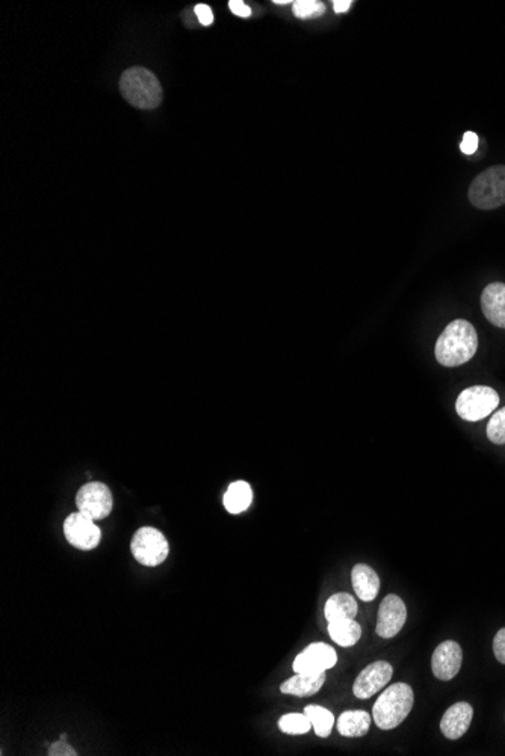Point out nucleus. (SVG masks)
<instances>
[{"label": "nucleus", "mask_w": 505, "mask_h": 756, "mask_svg": "<svg viewBox=\"0 0 505 756\" xmlns=\"http://www.w3.org/2000/svg\"><path fill=\"white\" fill-rule=\"evenodd\" d=\"M49 756H76L78 752L74 751L73 747L68 744L67 740H61L52 743L49 746Z\"/></svg>", "instance_id": "25"}, {"label": "nucleus", "mask_w": 505, "mask_h": 756, "mask_svg": "<svg viewBox=\"0 0 505 756\" xmlns=\"http://www.w3.org/2000/svg\"><path fill=\"white\" fill-rule=\"evenodd\" d=\"M131 551L138 564L155 568L166 562L170 554V545L166 536L155 527H141L133 535Z\"/></svg>", "instance_id": "5"}, {"label": "nucleus", "mask_w": 505, "mask_h": 756, "mask_svg": "<svg viewBox=\"0 0 505 756\" xmlns=\"http://www.w3.org/2000/svg\"><path fill=\"white\" fill-rule=\"evenodd\" d=\"M469 201L481 210H493L505 204V166L498 165L481 173L469 186Z\"/></svg>", "instance_id": "4"}, {"label": "nucleus", "mask_w": 505, "mask_h": 756, "mask_svg": "<svg viewBox=\"0 0 505 756\" xmlns=\"http://www.w3.org/2000/svg\"><path fill=\"white\" fill-rule=\"evenodd\" d=\"M392 674L394 669L388 661H375L360 672L353 685V693L359 699L372 698L384 689V685L392 678Z\"/></svg>", "instance_id": "11"}, {"label": "nucleus", "mask_w": 505, "mask_h": 756, "mask_svg": "<svg viewBox=\"0 0 505 756\" xmlns=\"http://www.w3.org/2000/svg\"><path fill=\"white\" fill-rule=\"evenodd\" d=\"M292 5H294L292 6L294 14L298 19H318L321 15L326 14V5L318 0H296Z\"/></svg>", "instance_id": "23"}, {"label": "nucleus", "mask_w": 505, "mask_h": 756, "mask_svg": "<svg viewBox=\"0 0 505 756\" xmlns=\"http://www.w3.org/2000/svg\"><path fill=\"white\" fill-rule=\"evenodd\" d=\"M407 619V608L401 598L397 595L384 597L380 604L379 621H377V634L383 639H392L397 636Z\"/></svg>", "instance_id": "10"}, {"label": "nucleus", "mask_w": 505, "mask_h": 756, "mask_svg": "<svg viewBox=\"0 0 505 756\" xmlns=\"http://www.w3.org/2000/svg\"><path fill=\"white\" fill-rule=\"evenodd\" d=\"M329 634L336 645L351 648L355 646L362 637V628L355 619H344V621L329 622Z\"/></svg>", "instance_id": "19"}, {"label": "nucleus", "mask_w": 505, "mask_h": 756, "mask_svg": "<svg viewBox=\"0 0 505 756\" xmlns=\"http://www.w3.org/2000/svg\"><path fill=\"white\" fill-rule=\"evenodd\" d=\"M304 714L311 720L313 731L318 737L326 738L330 735L335 726V716L331 714V711L320 705H309L304 709Z\"/></svg>", "instance_id": "21"}, {"label": "nucleus", "mask_w": 505, "mask_h": 756, "mask_svg": "<svg viewBox=\"0 0 505 756\" xmlns=\"http://www.w3.org/2000/svg\"><path fill=\"white\" fill-rule=\"evenodd\" d=\"M500 405V395L491 386L466 388L457 397L456 411L466 421L486 419Z\"/></svg>", "instance_id": "6"}, {"label": "nucleus", "mask_w": 505, "mask_h": 756, "mask_svg": "<svg viewBox=\"0 0 505 756\" xmlns=\"http://www.w3.org/2000/svg\"><path fill=\"white\" fill-rule=\"evenodd\" d=\"M61 740H67V734H61Z\"/></svg>", "instance_id": "32"}, {"label": "nucleus", "mask_w": 505, "mask_h": 756, "mask_svg": "<svg viewBox=\"0 0 505 756\" xmlns=\"http://www.w3.org/2000/svg\"><path fill=\"white\" fill-rule=\"evenodd\" d=\"M476 149H478V136L474 132H466L465 136H463L462 144H460V149H462L465 155H474L475 153Z\"/></svg>", "instance_id": "27"}, {"label": "nucleus", "mask_w": 505, "mask_h": 756, "mask_svg": "<svg viewBox=\"0 0 505 756\" xmlns=\"http://www.w3.org/2000/svg\"><path fill=\"white\" fill-rule=\"evenodd\" d=\"M274 4H276V5H282L283 6V5H291V4H294V2H291V0H276V2H274Z\"/></svg>", "instance_id": "31"}, {"label": "nucleus", "mask_w": 505, "mask_h": 756, "mask_svg": "<svg viewBox=\"0 0 505 756\" xmlns=\"http://www.w3.org/2000/svg\"><path fill=\"white\" fill-rule=\"evenodd\" d=\"M351 582L357 597L364 602L372 601L379 595L380 578L374 569L368 565H355L351 571Z\"/></svg>", "instance_id": "15"}, {"label": "nucleus", "mask_w": 505, "mask_h": 756, "mask_svg": "<svg viewBox=\"0 0 505 756\" xmlns=\"http://www.w3.org/2000/svg\"><path fill=\"white\" fill-rule=\"evenodd\" d=\"M120 91L127 103L138 109H156L162 102V87L155 74L142 67H132L123 72Z\"/></svg>", "instance_id": "3"}, {"label": "nucleus", "mask_w": 505, "mask_h": 756, "mask_svg": "<svg viewBox=\"0 0 505 756\" xmlns=\"http://www.w3.org/2000/svg\"><path fill=\"white\" fill-rule=\"evenodd\" d=\"M338 663L336 650L327 643L318 641L307 646L296 655L292 669L295 674H324Z\"/></svg>", "instance_id": "9"}, {"label": "nucleus", "mask_w": 505, "mask_h": 756, "mask_svg": "<svg viewBox=\"0 0 505 756\" xmlns=\"http://www.w3.org/2000/svg\"><path fill=\"white\" fill-rule=\"evenodd\" d=\"M351 5H353V2H350V0H335L333 10H335V13H346V11L350 10Z\"/></svg>", "instance_id": "30"}, {"label": "nucleus", "mask_w": 505, "mask_h": 756, "mask_svg": "<svg viewBox=\"0 0 505 756\" xmlns=\"http://www.w3.org/2000/svg\"><path fill=\"white\" fill-rule=\"evenodd\" d=\"M493 654H495L496 660L505 665V628L496 633L495 639H493Z\"/></svg>", "instance_id": "26"}, {"label": "nucleus", "mask_w": 505, "mask_h": 756, "mask_svg": "<svg viewBox=\"0 0 505 756\" xmlns=\"http://www.w3.org/2000/svg\"><path fill=\"white\" fill-rule=\"evenodd\" d=\"M76 506L91 520H105L114 506L111 489L102 482L87 483L76 494Z\"/></svg>", "instance_id": "7"}, {"label": "nucleus", "mask_w": 505, "mask_h": 756, "mask_svg": "<svg viewBox=\"0 0 505 756\" xmlns=\"http://www.w3.org/2000/svg\"><path fill=\"white\" fill-rule=\"evenodd\" d=\"M324 615L329 622L355 619L357 615V602L350 593H335L327 599Z\"/></svg>", "instance_id": "18"}, {"label": "nucleus", "mask_w": 505, "mask_h": 756, "mask_svg": "<svg viewBox=\"0 0 505 756\" xmlns=\"http://www.w3.org/2000/svg\"><path fill=\"white\" fill-rule=\"evenodd\" d=\"M64 536L74 548L90 551L100 544L102 531L90 516L83 515L82 512H74L64 521Z\"/></svg>", "instance_id": "8"}, {"label": "nucleus", "mask_w": 505, "mask_h": 756, "mask_svg": "<svg viewBox=\"0 0 505 756\" xmlns=\"http://www.w3.org/2000/svg\"><path fill=\"white\" fill-rule=\"evenodd\" d=\"M487 438L493 444H505V408L492 415L487 426Z\"/></svg>", "instance_id": "24"}, {"label": "nucleus", "mask_w": 505, "mask_h": 756, "mask_svg": "<svg viewBox=\"0 0 505 756\" xmlns=\"http://www.w3.org/2000/svg\"><path fill=\"white\" fill-rule=\"evenodd\" d=\"M195 14H197L200 23L203 24V26H210V24L214 23V13H212L210 6L204 5V4H199V5L195 6Z\"/></svg>", "instance_id": "28"}, {"label": "nucleus", "mask_w": 505, "mask_h": 756, "mask_svg": "<svg viewBox=\"0 0 505 756\" xmlns=\"http://www.w3.org/2000/svg\"><path fill=\"white\" fill-rule=\"evenodd\" d=\"M278 727L283 734H287V735H303L311 731L312 722L306 714H285L278 720Z\"/></svg>", "instance_id": "22"}, {"label": "nucleus", "mask_w": 505, "mask_h": 756, "mask_svg": "<svg viewBox=\"0 0 505 756\" xmlns=\"http://www.w3.org/2000/svg\"><path fill=\"white\" fill-rule=\"evenodd\" d=\"M478 349V336L472 323L457 319L449 323L436 343V358L445 367H458L469 361Z\"/></svg>", "instance_id": "1"}, {"label": "nucleus", "mask_w": 505, "mask_h": 756, "mask_svg": "<svg viewBox=\"0 0 505 756\" xmlns=\"http://www.w3.org/2000/svg\"><path fill=\"white\" fill-rule=\"evenodd\" d=\"M324 683H326V672L324 674H296L280 685V692L283 694L298 696V698H307L318 693Z\"/></svg>", "instance_id": "16"}, {"label": "nucleus", "mask_w": 505, "mask_h": 756, "mask_svg": "<svg viewBox=\"0 0 505 756\" xmlns=\"http://www.w3.org/2000/svg\"><path fill=\"white\" fill-rule=\"evenodd\" d=\"M415 696L410 685L406 683H397L388 689L375 702L372 709V718L380 729L390 731L399 726L406 720L413 709Z\"/></svg>", "instance_id": "2"}, {"label": "nucleus", "mask_w": 505, "mask_h": 756, "mask_svg": "<svg viewBox=\"0 0 505 756\" xmlns=\"http://www.w3.org/2000/svg\"><path fill=\"white\" fill-rule=\"evenodd\" d=\"M252 501V489L247 482L239 480L228 487L227 492L224 494V507L227 512L238 515L241 512L247 511Z\"/></svg>", "instance_id": "20"}, {"label": "nucleus", "mask_w": 505, "mask_h": 756, "mask_svg": "<svg viewBox=\"0 0 505 756\" xmlns=\"http://www.w3.org/2000/svg\"><path fill=\"white\" fill-rule=\"evenodd\" d=\"M336 726H338L340 735H344V737H364L370 731L371 716L366 711H360V709L346 711V713L340 714L338 722H336Z\"/></svg>", "instance_id": "17"}, {"label": "nucleus", "mask_w": 505, "mask_h": 756, "mask_svg": "<svg viewBox=\"0 0 505 756\" xmlns=\"http://www.w3.org/2000/svg\"><path fill=\"white\" fill-rule=\"evenodd\" d=\"M474 709L467 702H457L447 709L441 720V731L449 740H458L471 726Z\"/></svg>", "instance_id": "13"}, {"label": "nucleus", "mask_w": 505, "mask_h": 756, "mask_svg": "<svg viewBox=\"0 0 505 756\" xmlns=\"http://www.w3.org/2000/svg\"><path fill=\"white\" fill-rule=\"evenodd\" d=\"M228 8H230V11H232L235 15L243 17V19H247V17L252 15V10H250L244 2H241V0H230V2H228Z\"/></svg>", "instance_id": "29"}, {"label": "nucleus", "mask_w": 505, "mask_h": 756, "mask_svg": "<svg viewBox=\"0 0 505 756\" xmlns=\"http://www.w3.org/2000/svg\"><path fill=\"white\" fill-rule=\"evenodd\" d=\"M463 652L457 641H447L436 648L432 657V674L441 681L454 678L462 667Z\"/></svg>", "instance_id": "12"}, {"label": "nucleus", "mask_w": 505, "mask_h": 756, "mask_svg": "<svg viewBox=\"0 0 505 756\" xmlns=\"http://www.w3.org/2000/svg\"><path fill=\"white\" fill-rule=\"evenodd\" d=\"M481 309L487 320L498 327L505 329V285L492 283L483 290Z\"/></svg>", "instance_id": "14"}]
</instances>
